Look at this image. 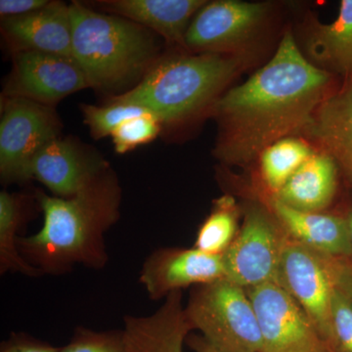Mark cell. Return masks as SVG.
<instances>
[{"mask_svg": "<svg viewBox=\"0 0 352 352\" xmlns=\"http://www.w3.org/2000/svg\"><path fill=\"white\" fill-rule=\"evenodd\" d=\"M87 87V76L74 58L20 50L7 92L51 106Z\"/></svg>", "mask_w": 352, "mask_h": 352, "instance_id": "8fae6325", "label": "cell"}, {"mask_svg": "<svg viewBox=\"0 0 352 352\" xmlns=\"http://www.w3.org/2000/svg\"><path fill=\"white\" fill-rule=\"evenodd\" d=\"M331 85V74L303 56L292 32H285L272 59L214 104L215 156L249 164L273 143L305 131Z\"/></svg>", "mask_w": 352, "mask_h": 352, "instance_id": "6da1fadb", "label": "cell"}, {"mask_svg": "<svg viewBox=\"0 0 352 352\" xmlns=\"http://www.w3.org/2000/svg\"><path fill=\"white\" fill-rule=\"evenodd\" d=\"M25 212L24 197L0 192V274L18 273L24 276L38 278L43 273L25 261L18 249V239L23 226L29 220Z\"/></svg>", "mask_w": 352, "mask_h": 352, "instance_id": "44dd1931", "label": "cell"}, {"mask_svg": "<svg viewBox=\"0 0 352 352\" xmlns=\"http://www.w3.org/2000/svg\"><path fill=\"white\" fill-rule=\"evenodd\" d=\"M338 166L322 152L310 157L275 194V200L305 212H321L332 203L337 189Z\"/></svg>", "mask_w": 352, "mask_h": 352, "instance_id": "d6986e66", "label": "cell"}, {"mask_svg": "<svg viewBox=\"0 0 352 352\" xmlns=\"http://www.w3.org/2000/svg\"><path fill=\"white\" fill-rule=\"evenodd\" d=\"M314 154V149L300 139L287 138L273 143L259 155L264 182L276 194Z\"/></svg>", "mask_w": 352, "mask_h": 352, "instance_id": "7402d4cb", "label": "cell"}, {"mask_svg": "<svg viewBox=\"0 0 352 352\" xmlns=\"http://www.w3.org/2000/svg\"><path fill=\"white\" fill-rule=\"evenodd\" d=\"M226 279L222 254H210L196 248H161L143 263L139 282L153 300L166 298L190 286Z\"/></svg>", "mask_w": 352, "mask_h": 352, "instance_id": "7c38bea8", "label": "cell"}, {"mask_svg": "<svg viewBox=\"0 0 352 352\" xmlns=\"http://www.w3.org/2000/svg\"><path fill=\"white\" fill-rule=\"evenodd\" d=\"M61 124L51 106L9 97L0 122V175L6 182H23L25 166L53 139Z\"/></svg>", "mask_w": 352, "mask_h": 352, "instance_id": "8992f818", "label": "cell"}, {"mask_svg": "<svg viewBox=\"0 0 352 352\" xmlns=\"http://www.w3.org/2000/svg\"><path fill=\"white\" fill-rule=\"evenodd\" d=\"M105 162L85 154L69 139L58 138L43 146L25 166L23 182L43 183L53 196H75L101 170Z\"/></svg>", "mask_w": 352, "mask_h": 352, "instance_id": "4fadbf2b", "label": "cell"}, {"mask_svg": "<svg viewBox=\"0 0 352 352\" xmlns=\"http://www.w3.org/2000/svg\"><path fill=\"white\" fill-rule=\"evenodd\" d=\"M129 352H183L192 328L182 305V291L173 292L154 314L124 318Z\"/></svg>", "mask_w": 352, "mask_h": 352, "instance_id": "5bb4252c", "label": "cell"}, {"mask_svg": "<svg viewBox=\"0 0 352 352\" xmlns=\"http://www.w3.org/2000/svg\"><path fill=\"white\" fill-rule=\"evenodd\" d=\"M60 349L28 333H13L2 342L0 352H60Z\"/></svg>", "mask_w": 352, "mask_h": 352, "instance_id": "f1b7e54d", "label": "cell"}, {"mask_svg": "<svg viewBox=\"0 0 352 352\" xmlns=\"http://www.w3.org/2000/svg\"><path fill=\"white\" fill-rule=\"evenodd\" d=\"M331 352H352V302L333 286L331 302Z\"/></svg>", "mask_w": 352, "mask_h": 352, "instance_id": "4316f807", "label": "cell"}, {"mask_svg": "<svg viewBox=\"0 0 352 352\" xmlns=\"http://www.w3.org/2000/svg\"><path fill=\"white\" fill-rule=\"evenodd\" d=\"M204 0H111L101 2L109 11L184 46L185 34Z\"/></svg>", "mask_w": 352, "mask_h": 352, "instance_id": "ac0fdd59", "label": "cell"}, {"mask_svg": "<svg viewBox=\"0 0 352 352\" xmlns=\"http://www.w3.org/2000/svg\"><path fill=\"white\" fill-rule=\"evenodd\" d=\"M305 50L319 69L344 78L352 76V0L340 1L338 17L330 24L309 19Z\"/></svg>", "mask_w": 352, "mask_h": 352, "instance_id": "ffe728a7", "label": "cell"}, {"mask_svg": "<svg viewBox=\"0 0 352 352\" xmlns=\"http://www.w3.org/2000/svg\"><path fill=\"white\" fill-rule=\"evenodd\" d=\"M161 122L152 113L127 120L113 131V147L118 154H126L141 145L152 142L162 131Z\"/></svg>", "mask_w": 352, "mask_h": 352, "instance_id": "d4e9b609", "label": "cell"}, {"mask_svg": "<svg viewBox=\"0 0 352 352\" xmlns=\"http://www.w3.org/2000/svg\"><path fill=\"white\" fill-rule=\"evenodd\" d=\"M352 185V76L331 92L305 129Z\"/></svg>", "mask_w": 352, "mask_h": 352, "instance_id": "2e32d148", "label": "cell"}, {"mask_svg": "<svg viewBox=\"0 0 352 352\" xmlns=\"http://www.w3.org/2000/svg\"><path fill=\"white\" fill-rule=\"evenodd\" d=\"M272 208L292 239L322 256L347 258L352 256L346 219L321 212H305L273 200Z\"/></svg>", "mask_w": 352, "mask_h": 352, "instance_id": "e0dca14e", "label": "cell"}, {"mask_svg": "<svg viewBox=\"0 0 352 352\" xmlns=\"http://www.w3.org/2000/svg\"><path fill=\"white\" fill-rule=\"evenodd\" d=\"M43 214L38 233L18 239L20 254L43 275L67 274L76 266L103 270L109 263L105 235L120 219L122 188L106 166L75 196L34 192Z\"/></svg>", "mask_w": 352, "mask_h": 352, "instance_id": "7a4b0ae2", "label": "cell"}, {"mask_svg": "<svg viewBox=\"0 0 352 352\" xmlns=\"http://www.w3.org/2000/svg\"><path fill=\"white\" fill-rule=\"evenodd\" d=\"M82 111L85 124L96 139L112 135L113 131L127 120L151 113L140 106L113 101L103 107L83 104Z\"/></svg>", "mask_w": 352, "mask_h": 352, "instance_id": "cb8c5ba5", "label": "cell"}, {"mask_svg": "<svg viewBox=\"0 0 352 352\" xmlns=\"http://www.w3.org/2000/svg\"><path fill=\"white\" fill-rule=\"evenodd\" d=\"M347 224H349V236H351V247H352V212L349 214V217H347Z\"/></svg>", "mask_w": 352, "mask_h": 352, "instance_id": "4dcf8cb0", "label": "cell"}, {"mask_svg": "<svg viewBox=\"0 0 352 352\" xmlns=\"http://www.w3.org/2000/svg\"><path fill=\"white\" fill-rule=\"evenodd\" d=\"M276 284L286 289L312 321L331 352L333 285L321 254L292 239L285 241Z\"/></svg>", "mask_w": 352, "mask_h": 352, "instance_id": "9c48e42d", "label": "cell"}, {"mask_svg": "<svg viewBox=\"0 0 352 352\" xmlns=\"http://www.w3.org/2000/svg\"><path fill=\"white\" fill-rule=\"evenodd\" d=\"M73 57L87 75L90 87L113 91L146 74L153 65L156 44L142 25L69 4Z\"/></svg>", "mask_w": 352, "mask_h": 352, "instance_id": "277c9868", "label": "cell"}, {"mask_svg": "<svg viewBox=\"0 0 352 352\" xmlns=\"http://www.w3.org/2000/svg\"><path fill=\"white\" fill-rule=\"evenodd\" d=\"M50 3L47 0H1L0 14L4 18L18 17L41 10Z\"/></svg>", "mask_w": 352, "mask_h": 352, "instance_id": "f546056e", "label": "cell"}, {"mask_svg": "<svg viewBox=\"0 0 352 352\" xmlns=\"http://www.w3.org/2000/svg\"><path fill=\"white\" fill-rule=\"evenodd\" d=\"M195 352H261L263 339L247 292L226 279L197 286L185 307Z\"/></svg>", "mask_w": 352, "mask_h": 352, "instance_id": "5b68a950", "label": "cell"}, {"mask_svg": "<svg viewBox=\"0 0 352 352\" xmlns=\"http://www.w3.org/2000/svg\"><path fill=\"white\" fill-rule=\"evenodd\" d=\"M60 352H129L124 331H94L76 328L73 337Z\"/></svg>", "mask_w": 352, "mask_h": 352, "instance_id": "484cf974", "label": "cell"}, {"mask_svg": "<svg viewBox=\"0 0 352 352\" xmlns=\"http://www.w3.org/2000/svg\"><path fill=\"white\" fill-rule=\"evenodd\" d=\"M237 212L232 199L222 197L201 223L194 248L210 254H223L237 235Z\"/></svg>", "mask_w": 352, "mask_h": 352, "instance_id": "603a6c76", "label": "cell"}, {"mask_svg": "<svg viewBox=\"0 0 352 352\" xmlns=\"http://www.w3.org/2000/svg\"><path fill=\"white\" fill-rule=\"evenodd\" d=\"M241 67L242 60L232 54L166 58L153 64L136 87L112 101L147 109L163 124L180 122L214 105Z\"/></svg>", "mask_w": 352, "mask_h": 352, "instance_id": "3957f363", "label": "cell"}, {"mask_svg": "<svg viewBox=\"0 0 352 352\" xmlns=\"http://www.w3.org/2000/svg\"><path fill=\"white\" fill-rule=\"evenodd\" d=\"M333 285L352 302V263L347 258L322 256Z\"/></svg>", "mask_w": 352, "mask_h": 352, "instance_id": "83f0119b", "label": "cell"}, {"mask_svg": "<svg viewBox=\"0 0 352 352\" xmlns=\"http://www.w3.org/2000/svg\"><path fill=\"white\" fill-rule=\"evenodd\" d=\"M268 13L258 2H207L194 16L184 46L198 53L230 54L256 34Z\"/></svg>", "mask_w": 352, "mask_h": 352, "instance_id": "30bf717a", "label": "cell"}, {"mask_svg": "<svg viewBox=\"0 0 352 352\" xmlns=\"http://www.w3.org/2000/svg\"><path fill=\"white\" fill-rule=\"evenodd\" d=\"M285 241L270 214L259 206H252L240 232L222 254L226 279L244 289L276 283Z\"/></svg>", "mask_w": 352, "mask_h": 352, "instance_id": "ba28073f", "label": "cell"}, {"mask_svg": "<svg viewBox=\"0 0 352 352\" xmlns=\"http://www.w3.org/2000/svg\"><path fill=\"white\" fill-rule=\"evenodd\" d=\"M2 30L21 51L74 58L69 6L64 2L50 1L36 12L3 18Z\"/></svg>", "mask_w": 352, "mask_h": 352, "instance_id": "9a60e30c", "label": "cell"}, {"mask_svg": "<svg viewBox=\"0 0 352 352\" xmlns=\"http://www.w3.org/2000/svg\"><path fill=\"white\" fill-rule=\"evenodd\" d=\"M258 319L263 351L330 352L307 314L274 282L245 289Z\"/></svg>", "mask_w": 352, "mask_h": 352, "instance_id": "52a82bcc", "label": "cell"}]
</instances>
